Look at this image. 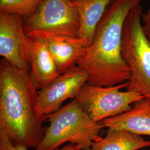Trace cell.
<instances>
[{
	"label": "cell",
	"instance_id": "6da1fadb",
	"mask_svg": "<svg viewBox=\"0 0 150 150\" xmlns=\"http://www.w3.org/2000/svg\"><path fill=\"white\" fill-rule=\"evenodd\" d=\"M38 89L30 72L5 59L0 63V129L17 144L37 149L46 117L38 110Z\"/></svg>",
	"mask_w": 150,
	"mask_h": 150
},
{
	"label": "cell",
	"instance_id": "7a4b0ae2",
	"mask_svg": "<svg viewBox=\"0 0 150 150\" xmlns=\"http://www.w3.org/2000/svg\"><path fill=\"white\" fill-rule=\"evenodd\" d=\"M142 0H113L97 27L92 42L76 65L93 86H117L130 80L131 71L122 55L123 25Z\"/></svg>",
	"mask_w": 150,
	"mask_h": 150
},
{
	"label": "cell",
	"instance_id": "3957f363",
	"mask_svg": "<svg viewBox=\"0 0 150 150\" xmlns=\"http://www.w3.org/2000/svg\"><path fill=\"white\" fill-rule=\"evenodd\" d=\"M47 118L49 126L36 150H55L66 142L78 146L81 150H89L102 138L101 125L90 118L76 98Z\"/></svg>",
	"mask_w": 150,
	"mask_h": 150
},
{
	"label": "cell",
	"instance_id": "277c9868",
	"mask_svg": "<svg viewBox=\"0 0 150 150\" xmlns=\"http://www.w3.org/2000/svg\"><path fill=\"white\" fill-rule=\"evenodd\" d=\"M139 4L129 11L123 25L122 55L131 71L127 91H136L150 103V41L144 32Z\"/></svg>",
	"mask_w": 150,
	"mask_h": 150
},
{
	"label": "cell",
	"instance_id": "5b68a950",
	"mask_svg": "<svg viewBox=\"0 0 150 150\" xmlns=\"http://www.w3.org/2000/svg\"><path fill=\"white\" fill-rule=\"evenodd\" d=\"M28 38L52 35L78 36L80 17L72 0H43L23 24Z\"/></svg>",
	"mask_w": 150,
	"mask_h": 150
},
{
	"label": "cell",
	"instance_id": "8992f818",
	"mask_svg": "<svg viewBox=\"0 0 150 150\" xmlns=\"http://www.w3.org/2000/svg\"><path fill=\"white\" fill-rule=\"evenodd\" d=\"M129 81L111 87H100L86 83L77 93L75 98L90 118L98 123L103 120L130 110L131 105L145 97L136 91H121L127 88Z\"/></svg>",
	"mask_w": 150,
	"mask_h": 150
},
{
	"label": "cell",
	"instance_id": "52a82bcc",
	"mask_svg": "<svg viewBox=\"0 0 150 150\" xmlns=\"http://www.w3.org/2000/svg\"><path fill=\"white\" fill-rule=\"evenodd\" d=\"M88 76L77 66L60 75L38 91V110L44 117L59 110L66 100L74 98L81 88L87 83Z\"/></svg>",
	"mask_w": 150,
	"mask_h": 150
},
{
	"label": "cell",
	"instance_id": "ba28073f",
	"mask_svg": "<svg viewBox=\"0 0 150 150\" xmlns=\"http://www.w3.org/2000/svg\"><path fill=\"white\" fill-rule=\"evenodd\" d=\"M21 16L0 12V54L20 70L28 71L27 40Z\"/></svg>",
	"mask_w": 150,
	"mask_h": 150
},
{
	"label": "cell",
	"instance_id": "9c48e42d",
	"mask_svg": "<svg viewBox=\"0 0 150 150\" xmlns=\"http://www.w3.org/2000/svg\"><path fill=\"white\" fill-rule=\"evenodd\" d=\"M43 43L52 54L59 74L76 65L88 45L83 38L67 35H52L34 38Z\"/></svg>",
	"mask_w": 150,
	"mask_h": 150
},
{
	"label": "cell",
	"instance_id": "30bf717a",
	"mask_svg": "<svg viewBox=\"0 0 150 150\" xmlns=\"http://www.w3.org/2000/svg\"><path fill=\"white\" fill-rule=\"evenodd\" d=\"M28 56L32 82L38 90H41L57 78L59 71L52 54L43 43L28 38Z\"/></svg>",
	"mask_w": 150,
	"mask_h": 150
},
{
	"label": "cell",
	"instance_id": "8fae6325",
	"mask_svg": "<svg viewBox=\"0 0 150 150\" xmlns=\"http://www.w3.org/2000/svg\"><path fill=\"white\" fill-rule=\"evenodd\" d=\"M100 123L103 128L124 129L139 136H150V103L144 99L129 111Z\"/></svg>",
	"mask_w": 150,
	"mask_h": 150
},
{
	"label": "cell",
	"instance_id": "7c38bea8",
	"mask_svg": "<svg viewBox=\"0 0 150 150\" xmlns=\"http://www.w3.org/2000/svg\"><path fill=\"white\" fill-rule=\"evenodd\" d=\"M72 1L80 17L78 37L85 40L89 46L93 41L98 25L113 0H72Z\"/></svg>",
	"mask_w": 150,
	"mask_h": 150
},
{
	"label": "cell",
	"instance_id": "4fadbf2b",
	"mask_svg": "<svg viewBox=\"0 0 150 150\" xmlns=\"http://www.w3.org/2000/svg\"><path fill=\"white\" fill-rule=\"evenodd\" d=\"M150 146V141L120 129H108L105 137L95 142L89 150H138Z\"/></svg>",
	"mask_w": 150,
	"mask_h": 150
},
{
	"label": "cell",
	"instance_id": "5bb4252c",
	"mask_svg": "<svg viewBox=\"0 0 150 150\" xmlns=\"http://www.w3.org/2000/svg\"><path fill=\"white\" fill-rule=\"evenodd\" d=\"M43 0H0V12L27 18L37 10Z\"/></svg>",
	"mask_w": 150,
	"mask_h": 150
},
{
	"label": "cell",
	"instance_id": "9a60e30c",
	"mask_svg": "<svg viewBox=\"0 0 150 150\" xmlns=\"http://www.w3.org/2000/svg\"><path fill=\"white\" fill-rule=\"evenodd\" d=\"M0 150H28L22 145L13 143L5 132L0 129Z\"/></svg>",
	"mask_w": 150,
	"mask_h": 150
},
{
	"label": "cell",
	"instance_id": "2e32d148",
	"mask_svg": "<svg viewBox=\"0 0 150 150\" xmlns=\"http://www.w3.org/2000/svg\"><path fill=\"white\" fill-rule=\"evenodd\" d=\"M142 23L144 32L150 41V9L146 12H143Z\"/></svg>",
	"mask_w": 150,
	"mask_h": 150
},
{
	"label": "cell",
	"instance_id": "e0dca14e",
	"mask_svg": "<svg viewBox=\"0 0 150 150\" xmlns=\"http://www.w3.org/2000/svg\"><path fill=\"white\" fill-rule=\"evenodd\" d=\"M55 150H81L79 147L76 145L70 144L65 145L61 148H59Z\"/></svg>",
	"mask_w": 150,
	"mask_h": 150
}]
</instances>
